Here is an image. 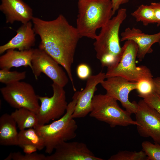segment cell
I'll return each instance as SVG.
<instances>
[{
	"mask_svg": "<svg viewBox=\"0 0 160 160\" xmlns=\"http://www.w3.org/2000/svg\"><path fill=\"white\" fill-rule=\"evenodd\" d=\"M34 30L41 39L39 48L54 59L65 70L76 90L71 71L76 48L80 37L76 28L70 25L65 17L60 15L49 21L33 17Z\"/></svg>",
	"mask_w": 160,
	"mask_h": 160,
	"instance_id": "6da1fadb",
	"label": "cell"
},
{
	"mask_svg": "<svg viewBox=\"0 0 160 160\" xmlns=\"http://www.w3.org/2000/svg\"><path fill=\"white\" fill-rule=\"evenodd\" d=\"M127 9H119L116 15L101 28L94 43L97 58L102 67L107 68L116 65L121 59L122 49L119 36L120 27L127 16Z\"/></svg>",
	"mask_w": 160,
	"mask_h": 160,
	"instance_id": "7a4b0ae2",
	"label": "cell"
},
{
	"mask_svg": "<svg viewBox=\"0 0 160 160\" xmlns=\"http://www.w3.org/2000/svg\"><path fill=\"white\" fill-rule=\"evenodd\" d=\"M76 28L80 38L95 39L96 31L113 15L111 0H81L78 4Z\"/></svg>",
	"mask_w": 160,
	"mask_h": 160,
	"instance_id": "3957f363",
	"label": "cell"
},
{
	"mask_svg": "<svg viewBox=\"0 0 160 160\" xmlns=\"http://www.w3.org/2000/svg\"><path fill=\"white\" fill-rule=\"evenodd\" d=\"M80 91H76L68 104L65 114L60 119L49 124L38 125L34 128L44 141L45 152L51 154L60 143L75 138L78 126L72 114Z\"/></svg>",
	"mask_w": 160,
	"mask_h": 160,
	"instance_id": "277c9868",
	"label": "cell"
},
{
	"mask_svg": "<svg viewBox=\"0 0 160 160\" xmlns=\"http://www.w3.org/2000/svg\"><path fill=\"white\" fill-rule=\"evenodd\" d=\"M117 100L105 94L94 95L92 103L90 117L108 124L111 128L137 124L131 117V114L121 108Z\"/></svg>",
	"mask_w": 160,
	"mask_h": 160,
	"instance_id": "5b68a950",
	"label": "cell"
},
{
	"mask_svg": "<svg viewBox=\"0 0 160 160\" xmlns=\"http://www.w3.org/2000/svg\"><path fill=\"white\" fill-rule=\"evenodd\" d=\"M122 48V53L120 61L115 66L107 68L106 79L119 76L134 82L143 79H152L153 76L148 68L145 65H136L137 44L132 40H127Z\"/></svg>",
	"mask_w": 160,
	"mask_h": 160,
	"instance_id": "8992f818",
	"label": "cell"
},
{
	"mask_svg": "<svg viewBox=\"0 0 160 160\" xmlns=\"http://www.w3.org/2000/svg\"><path fill=\"white\" fill-rule=\"evenodd\" d=\"M0 90L4 99L12 107L16 109L25 108L36 114L38 113L40 106L39 95L29 83L17 81L6 85Z\"/></svg>",
	"mask_w": 160,
	"mask_h": 160,
	"instance_id": "52a82bcc",
	"label": "cell"
},
{
	"mask_svg": "<svg viewBox=\"0 0 160 160\" xmlns=\"http://www.w3.org/2000/svg\"><path fill=\"white\" fill-rule=\"evenodd\" d=\"M53 94L51 97L38 96L41 105L36 113L38 125L48 124L51 121L58 119L65 113L68 104L63 87L53 82Z\"/></svg>",
	"mask_w": 160,
	"mask_h": 160,
	"instance_id": "ba28073f",
	"label": "cell"
},
{
	"mask_svg": "<svg viewBox=\"0 0 160 160\" xmlns=\"http://www.w3.org/2000/svg\"><path fill=\"white\" fill-rule=\"evenodd\" d=\"M31 64V70L36 80L43 73L53 82L63 87L68 83L69 78L60 66L61 65L44 51L39 48L33 49Z\"/></svg>",
	"mask_w": 160,
	"mask_h": 160,
	"instance_id": "9c48e42d",
	"label": "cell"
},
{
	"mask_svg": "<svg viewBox=\"0 0 160 160\" xmlns=\"http://www.w3.org/2000/svg\"><path fill=\"white\" fill-rule=\"evenodd\" d=\"M137 104L135 114L138 133L142 137H151L154 143L160 145V114L143 99Z\"/></svg>",
	"mask_w": 160,
	"mask_h": 160,
	"instance_id": "30bf717a",
	"label": "cell"
},
{
	"mask_svg": "<svg viewBox=\"0 0 160 160\" xmlns=\"http://www.w3.org/2000/svg\"><path fill=\"white\" fill-rule=\"evenodd\" d=\"M106 79L100 84L106 90V93L119 101L126 110L130 114H135L137 110V104L135 101L130 102L129 95L131 92L136 89L137 82L119 76Z\"/></svg>",
	"mask_w": 160,
	"mask_h": 160,
	"instance_id": "8fae6325",
	"label": "cell"
},
{
	"mask_svg": "<svg viewBox=\"0 0 160 160\" xmlns=\"http://www.w3.org/2000/svg\"><path fill=\"white\" fill-rule=\"evenodd\" d=\"M55 152L46 156V160H104L96 156L86 144L77 141L63 142L55 147Z\"/></svg>",
	"mask_w": 160,
	"mask_h": 160,
	"instance_id": "7c38bea8",
	"label": "cell"
},
{
	"mask_svg": "<svg viewBox=\"0 0 160 160\" xmlns=\"http://www.w3.org/2000/svg\"><path fill=\"white\" fill-rule=\"evenodd\" d=\"M106 79L105 73L100 72L90 75L87 79L85 88L80 91L77 103L72 114L74 119L85 117L92 110V101L97 90V86Z\"/></svg>",
	"mask_w": 160,
	"mask_h": 160,
	"instance_id": "4fadbf2b",
	"label": "cell"
},
{
	"mask_svg": "<svg viewBox=\"0 0 160 160\" xmlns=\"http://www.w3.org/2000/svg\"><path fill=\"white\" fill-rule=\"evenodd\" d=\"M121 36L120 41L131 40L137 44V58L141 61L147 54L153 52L152 45L160 40V31L155 34H148L143 33L140 29L128 27L121 33Z\"/></svg>",
	"mask_w": 160,
	"mask_h": 160,
	"instance_id": "5bb4252c",
	"label": "cell"
},
{
	"mask_svg": "<svg viewBox=\"0 0 160 160\" xmlns=\"http://www.w3.org/2000/svg\"><path fill=\"white\" fill-rule=\"evenodd\" d=\"M0 10L5 15L6 23L15 21L25 23L31 20L32 8L23 0H1Z\"/></svg>",
	"mask_w": 160,
	"mask_h": 160,
	"instance_id": "9a60e30c",
	"label": "cell"
},
{
	"mask_svg": "<svg viewBox=\"0 0 160 160\" xmlns=\"http://www.w3.org/2000/svg\"><path fill=\"white\" fill-rule=\"evenodd\" d=\"M33 23L30 21L22 25L16 31V35L6 44L0 46V54L9 49L19 51L32 49L36 41Z\"/></svg>",
	"mask_w": 160,
	"mask_h": 160,
	"instance_id": "2e32d148",
	"label": "cell"
},
{
	"mask_svg": "<svg viewBox=\"0 0 160 160\" xmlns=\"http://www.w3.org/2000/svg\"><path fill=\"white\" fill-rule=\"evenodd\" d=\"M33 50V48L24 51L7 50L0 57V68L10 70L12 67L29 66L32 69Z\"/></svg>",
	"mask_w": 160,
	"mask_h": 160,
	"instance_id": "e0dca14e",
	"label": "cell"
},
{
	"mask_svg": "<svg viewBox=\"0 0 160 160\" xmlns=\"http://www.w3.org/2000/svg\"><path fill=\"white\" fill-rule=\"evenodd\" d=\"M17 124L11 114L6 113L0 117V145H17L18 132Z\"/></svg>",
	"mask_w": 160,
	"mask_h": 160,
	"instance_id": "ac0fdd59",
	"label": "cell"
},
{
	"mask_svg": "<svg viewBox=\"0 0 160 160\" xmlns=\"http://www.w3.org/2000/svg\"><path fill=\"white\" fill-rule=\"evenodd\" d=\"M11 115L20 130L34 128L38 125L36 114L25 108L16 109Z\"/></svg>",
	"mask_w": 160,
	"mask_h": 160,
	"instance_id": "d6986e66",
	"label": "cell"
},
{
	"mask_svg": "<svg viewBox=\"0 0 160 160\" xmlns=\"http://www.w3.org/2000/svg\"><path fill=\"white\" fill-rule=\"evenodd\" d=\"M26 144L33 145L39 151L45 147L43 139L33 128L20 130L18 132L17 145L21 148Z\"/></svg>",
	"mask_w": 160,
	"mask_h": 160,
	"instance_id": "ffe728a7",
	"label": "cell"
},
{
	"mask_svg": "<svg viewBox=\"0 0 160 160\" xmlns=\"http://www.w3.org/2000/svg\"><path fill=\"white\" fill-rule=\"evenodd\" d=\"M137 22H142L144 26L151 24L156 23L153 9L150 5L141 4L131 13Z\"/></svg>",
	"mask_w": 160,
	"mask_h": 160,
	"instance_id": "44dd1931",
	"label": "cell"
},
{
	"mask_svg": "<svg viewBox=\"0 0 160 160\" xmlns=\"http://www.w3.org/2000/svg\"><path fill=\"white\" fill-rule=\"evenodd\" d=\"M26 76L25 71H10L6 69H2L0 70V82L6 85L20 81L24 79Z\"/></svg>",
	"mask_w": 160,
	"mask_h": 160,
	"instance_id": "7402d4cb",
	"label": "cell"
},
{
	"mask_svg": "<svg viewBox=\"0 0 160 160\" xmlns=\"http://www.w3.org/2000/svg\"><path fill=\"white\" fill-rule=\"evenodd\" d=\"M108 160H147V156L143 150L138 152L121 151L111 156Z\"/></svg>",
	"mask_w": 160,
	"mask_h": 160,
	"instance_id": "603a6c76",
	"label": "cell"
},
{
	"mask_svg": "<svg viewBox=\"0 0 160 160\" xmlns=\"http://www.w3.org/2000/svg\"><path fill=\"white\" fill-rule=\"evenodd\" d=\"M141 145L147 160H160V145L146 141H143Z\"/></svg>",
	"mask_w": 160,
	"mask_h": 160,
	"instance_id": "cb8c5ba5",
	"label": "cell"
},
{
	"mask_svg": "<svg viewBox=\"0 0 160 160\" xmlns=\"http://www.w3.org/2000/svg\"><path fill=\"white\" fill-rule=\"evenodd\" d=\"M137 82V90L138 96L143 98L154 92V87L152 79H143Z\"/></svg>",
	"mask_w": 160,
	"mask_h": 160,
	"instance_id": "d4e9b609",
	"label": "cell"
},
{
	"mask_svg": "<svg viewBox=\"0 0 160 160\" xmlns=\"http://www.w3.org/2000/svg\"><path fill=\"white\" fill-rule=\"evenodd\" d=\"M12 159L13 160H46V156L36 152L30 154H22L19 152L12 153Z\"/></svg>",
	"mask_w": 160,
	"mask_h": 160,
	"instance_id": "484cf974",
	"label": "cell"
},
{
	"mask_svg": "<svg viewBox=\"0 0 160 160\" xmlns=\"http://www.w3.org/2000/svg\"><path fill=\"white\" fill-rule=\"evenodd\" d=\"M143 99L160 114V97L155 92L143 98Z\"/></svg>",
	"mask_w": 160,
	"mask_h": 160,
	"instance_id": "4316f807",
	"label": "cell"
},
{
	"mask_svg": "<svg viewBox=\"0 0 160 160\" xmlns=\"http://www.w3.org/2000/svg\"><path fill=\"white\" fill-rule=\"evenodd\" d=\"M76 73L78 77L80 79H87L91 75V70L87 65L82 63L79 65L76 69Z\"/></svg>",
	"mask_w": 160,
	"mask_h": 160,
	"instance_id": "83f0119b",
	"label": "cell"
},
{
	"mask_svg": "<svg viewBox=\"0 0 160 160\" xmlns=\"http://www.w3.org/2000/svg\"><path fill=\"white\" fill-rule=\"evenodd\" d=\"M150 5L154 11L157 25V26H160V2H152Z\"/></svg>",
	"mask_w": 160,
	"mask_h": 160,
	"instance_id": "f1b7e54d",
	"label": "cell"
},
{
	"mask_svg": "<svg viewBox=\"0 0 160 160\" xmlns=\"http://www.w3.org/2000/svg\"><path fill=\"white\" fill-rule=\"evenodd\" d=\"M113 6V15L119 9L120 6L125 4L129 1V0H111Z\"/></svg>",
	"mask_w": 160,
	"mask_h": 160,
	"instance_id": "f546056e",
	"label": "cell"
},
{
	"mask_svg": "<svg viewBox=\"0 0 160 160\" xmlns=\"http://www.w3.org/2000/svg\"><path fill=\"white\" fill-rule=\"evenodd\" d=\"M21 148L23 152L25 154H30L35 152L38 150L37 148L35 146L30 144L23 145Z\"/></svg>",
	"mask_w": 160,
	"mask_h": 160,
	"instance_id": "4dcf8cb0",
	"label": "cell"
},
{
	"mask_svg": "<svg viewBox=\"0 0 160 160\" xmlns=\"http://www.w3.org/2000/svg\"><path fill=\"white\" fill-rule=\"evenodd\" d=\"M154 92L160 97V77L153 78Z\"/></svg>",
	"mask_w": 160,
	"mask_h": 160,
	"instance_id": "1f68e13d",
	"label": "cell"
},
{
	"mask_svg": "<svg viewBox=\"0 0 160 160\" xmlns=\"http://www.w3.org/2000/svg\"><path fill=\"white\" fill-rule=\"evenodd\" d=\"M12 159V153H11L4 160H10Z\"/></svg>",
	"mask_w": 160,
	"mask_h": 160,
	"instance_id": "d6a6232c",
	"label": "cell"
},
{
	"mask_svg": "<svg viewBox=\"0 0 160 160\" xmlns=\"http://www.w3.org/2000/svg\"><path fill=\"white\" fill-rule=\"evenodd\" d=\"M159 44V45H160V40L159 41V42H158Z\"/></svg>",
	"mask_w": 160,
	"mask_h": 160,
	"instance_id": "836d02e7",
	"label": "cell"
},
{
	"mask_svg": "<svg viewBox=\"0 0 160 160\" xmlns=\"http://www.w3.org/2000/svg\"></svg>",
	"mask_w": 160,
	"mask_h": 160,
	"instance_id": "e575fe53",
	"label": "cell"
}]
</instances>
